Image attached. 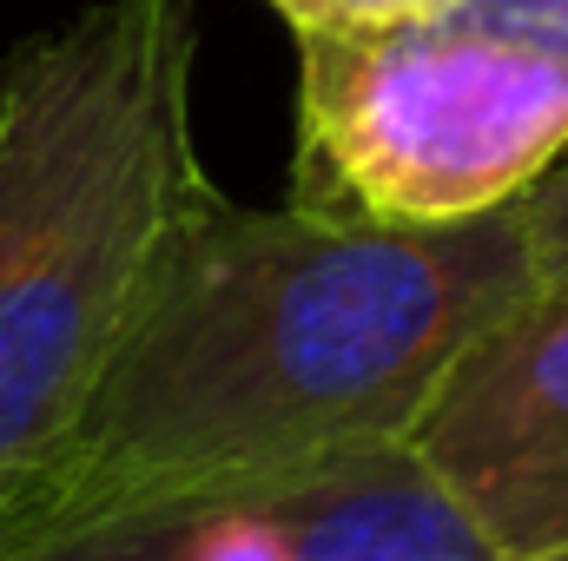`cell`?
Listing matches in <instances>:
<instances>
[{
    "label": "cell",
    "mask_w": 568,
    "mask_h": 561,
    "mask_svg": "<svg viewBox=\"0 0 568 561\" xmlns=\"http://www.w3.org/2000/svg\"><path fill=\"white\" fill-rule=\"evenodd\" d=\"M272 7L297 47H351V40L417 27L429 13H443L449 0H272Z\"/></svg>",
    "instance_id": "8992f818"
},
{
    "label": "cell",
    "mask_w": 568,
    "mask_h": 561,
    "mask_svg": "<svg viewBox=\"0 0 568 561\" xmlns=\"http://www.w3.org/2000/svg\"><path fill=\"white\" fill-rule=\"evenodd\" d=\"M516 212V238H523V258H529V278L536 290H562L568 284V152L509 198Z\"/></svg>",
    "instance_id": "52a82bcc"
},
{
    "label": "cell",
    "mask_w": 568,
    "mask_h": 561,
    "mask_svg": "<svg viewBox=\"0 0 568 561\" xmlns=\"http://www.w3.org/2000/svg\"><path fill=\"white\" fill-rule=\"evenodd\" d=\"M0 561H503L410 442L165 496Z\"/></svg>",
    "instance_id": "277c9868"
},
{
    "label": "cell",
    "mask_w": 568,
    "mask_h": 561,
    "mask_svg": "<svg viewBox=\"0 0 568 561\" xmlns=\"http://www.w3.org/2000/svg\"><path fill=\"white\" fill-rule=\"evenodd\" d=\"M562 152L568 0H449L377 40L297 47V205L469 218L509 205Z\"/></svg>",
    "instance_id": "3957f363"
},
{
    "label": "cell",
    "mask_w": 568,
    "mask_h": 561,
    "mask_svg": "<svg viewBox=\"0 0 568 561\" xmlns=\"http://www.w3.org/2000/svg\"><path fill=\"white\" fill-rule=\"evenodd\" d=\"M410 449L503 561H568V284L456 350Z\"/></svg>",
    "instance_id": "5b68a950"
},
{
    "label": "cell",
    "mask_w": 568,
    "mask_h": 561,
    "mask_svg": "<svg viewBox=\"0 0 568 561\" xmlns=\"http://www.w3.org/2000/svg\"><path fill=\"white\" fill-rule=\"evenodd\" d=\"M212 198L199 0H93L0 60V522L80 429Z\"/></svg>",
    "instance_id": "7a4b0ae2"
},
{
    "label": "cell",
    "mask_w": 568,
    "mask_h": 561,
    "mask_svg": "<svg viewBox=\"0 0 568 561\" xmlns=\"http://www.w3.org/2000/svg\"><path fill=\"white\" fill-rule=\"evenodd\" d=\"M529 290L509 205L397 225L219 192L80 429L0 522V555L140 502L410 442L456 350Z\"/></svg>",
    "instance_id": "6da1fadb"
}]
</instances>
